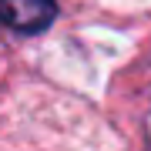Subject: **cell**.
Here are the masks:
<instances>
[{
    "label": "cell",
    "mask_w": 151,
    "mask_h": 151,
    "mask_svg": "<svg viewBox=\"0 0 151 151\" xmlns=\"http://www.w3.org/2000/svg\"><path fill=\"white\" fill-rule=\"evenodd\" d=\"M54 0H0V24L20 34H40L54 24Z\"/></svg>",
    "instance_id": "6da1fadb"
}]
</instances>
